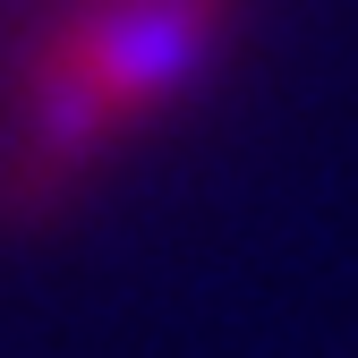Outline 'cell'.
I'll return each instance as SVG.
<instances>
[{
  "instance_id": "6da1fadb",
  "label": "cell",
  "mask_w": 358,
  "mask_h": 358,
  "mask_svg": "<svg viewBox=\"0 0 358 358\" xmlns=\"http://www.w3.org/2000/svg\"><path fill=\"white\" fill-rule=\"evenodd\" d=\"M231 9L239 0H69L52 34L26 52L0 179L26 205L77 188L213 69Z\"/></svg>"
}]
</instances>
